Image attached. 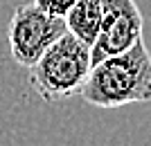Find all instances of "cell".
<instances>
[{"label": "cell", "instance_id": "obj_1", "mask_svg": "<svg viewBox=\"0 0 151 146\" xmlns=\"http://www.w3.org/2000/svg\"><path fill=\"white\" fill-rule=\"evenodd\" d=\"M79 95L97 108L151 101V54L145 38L122 54L93 63Z\"/></svg>", "mask_w": 151, "mask_h": 146}, {"label": "cell", "instance_id": "obj_2", "mask_svg": "<svg viewBox=\"0 0 151 146\" xmlns=\"http://www.w3.org/2000/svg\"><path fill=\"white\" fill-rule=\"evenodd\" d=\"M90 65V47L65 32L27 68L29 85L43 101H61L81 92Z\"/></svg>", "mask_w": 151, "mask_h": 146}, {"label": "cell", "instance_id": "obj_3", "mask_svg": "<svg viewBox=\"0 0 151 146\" xmlns=\"http://www.w3.org/2000/svg\"><path fill=\"white\" fill-rule=\"evenodd\" d=\"M65 32V20L41 11L34 2L16 7L7 29L12 58L23 68H32L43 56V52Z\"/></svg>", "mask_w": 151, "mask_h": 146}, {"label": "cell", "instance_id": "obj_4", "mask_svg": "<svg viewBox=\"0 0 151 146\" xmlns=\"http://www.w3.org/2000/svg\"><path fill=\"white\" fill-rule=\"evenodd\" d=\"M145 18L135 0H101V25L90 45V63L131 50L142 38Z\"/></svg>", "mask_w": 151, "mask_h": 146}, {"label": "cell", "instance_id": "obj_5", "mask_svg": "<svg viewBox=\"0 0 151 146\" xmlns=\"http://www.w3.org/2000/svg\"><path fill=\"white\" fill-rule=\"evenodd\" d=\"M63 20L68 32L90 47L101 25V0H77Z\"/></svg>", "mask_w": 151, "mask_h": 146}, {"label": "cell", "instance_id": "obj_6", "mask_svg": "<svg viewBox=\"0 0 151 146\" xmlns=\"http://www.w3.org/2000/svg\"><path fill=\"white\" fill-rule=\"evenodd\" d=\"M77 0H34V5L41 11L50 14V16H57V18H65V14L70 11V7Z\"/></svg>", "mask_w": 151, "mask_h": 146}]
</instances>
